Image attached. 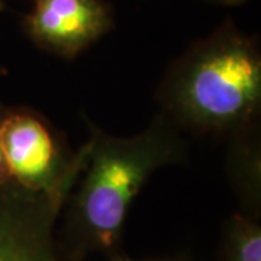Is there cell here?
<instances>
[{
  "mask_svg": "<svg viewBox=\"0 0 261 261\" xmlns=\"http://www.w3.org/2000/svg\"><path fill=\"white\" fill-rule=\"evenodd\" d=\"M221 261H261V226L255 216L232 215L224 228Z\"/></svg>",
  "mask_w": 261,
  "mask_h": 261,
  "instance_id": "obj_7",
  "label": "cell"
},
{
  "mask_svg": "<svg viewBox=\"0 0 261 261\" xmlns=\"http://www.w3.org/2000/svg\"><path fill=\"white\" fill-rule=\"evenodd\" d=\"M0 144L10 180L31 192L73 190L87 161V142L75 154L65 152L58 134L31 109H5Z\"/></svg>",
  "mask_w": 261,
  "mask_h": 261,
  "instance_id": "obj_3",
  "label": "cell"
},
{
  "mask_svg": "<svg viewBox=\"0 0 261 261\" xmlns=\"http://www.w3.org/2000/svg\"><path fill=\"white\" fill-rule=\"evenodd\" d=\"M87 125V161L65 202L60 233L82 260L87 252L111 258L122 251V232L134 199L159 168L185 163L189 144L183 130L161 112L132 137H113L92 122Z\"/></svg>",
  "mask_w": 261,
  "mask_h": 261,
  "instance_id": "obj_1",
  "label": "cell"
},
{
  "mask_svg": "<svg viewBox=\"0 0 261 261\" xmlns=\"http://www.w3.org/2000/svg\"><path fill=\"white\" fill-rule=\"evenodd\" d=\"M22 27L41 49L70 60L113 28V13L103 0H34Z\"/></svg>",
  "mask_w": 261,
  "mask_h": 261,
  "instance_id": "obj_5",
  "label": "cell"
},
{
  "mask_svg": "<svg viewBox=\"0 0 261 261\" xmlns=\"http://www.w3.org/2000/svg\"><path fill=\"white\" fill-rule=\"evenodd\" d=\"M161 113L183 132L232 137L258 123L261 51L232 23L195 42L170 65L157 92Z\"/></svg>",
  "mask_w": 261,
  "mask_h": 261,
  "instance_id": "obj_2",
  "label": "cell"
},
{
  "mask_svg": "<svg viewBox=\"0 0 261 261\" xmlns=\"http://www.w3.org/2000/svg\"><path fill=\"white\" fill-rule=\"evenodd\" d=\"M70 193L31 192L13 181L0 186V261H83L57 229Z\"/></svg>",
  "mask_w": 261,
  "mask_h": 261,
  "instance_id": "obj_4",
  "label": "cell"
},
{
  "mask_svg": "<svg viewBox=\"0 0 261 261\" xmlns=\"http://www.w3.org/2000/svg\"><path fill=\"white\" fill-rule=\"evenodd\" d=\"M3 9H5V3H3V2L0 0V10H3Z\"/></svg>",
  "mask_w": 261,
  "mask_h": 261,
  "instance_id": "obj_11",
  "label": "cell"
},
{
  "mask_svg": "<svg viewBox=\"0 0 261 261\" xmlns=\"http://www.w3.org/2000/svg\"><path fill=\"white\" fill-rule=\"evenodd\" d=\"M5 112V108L0 106V121H2V115ZM12 181L9 176V170H8V166H6V160H5V155H3V149H2V144H0V186L6 185Z\"/></svg>",
  "mask_w": 261,
  "mask_h": 261,
  "instance_id": "obj_8",
  "label": "cell"
},
{
  "mask_svg": "<svg viewBox=\"0 0 261 261\" xmlns=\"http://www.w3.org/2000/svg\"><path fill=\"white\" fill-rule=\"evenodd\" d=\"M215 3H219V5H225V6H235V5H241L247 0H211Z\"/></svg>",
  "mask_w": 261,
  "mask_h": 261,
  "instance_id": "obj_10",
  "label": "cell"
},
{
  "mask_svg": "<svg viewBox=\"0 0 261 261\" xmlns=\"http://www.w3.org/2000/svg\"><path fill=\"white\" fill-rule=\"evenodd\" d=\"M111 261H177V260H134V258H130L128 257L126 254H123V252H118L116 255H113L109 258Z\"/></svg>",
  "mask_w": 261,
  "mask_h": 261,
  "instance_id": "obj_9",
  "label": "cell"
},
{
  "mask_svg": "<svg viewBox=\"0 0 261 261\" xmlns=\"http://www.w3.org/2000/svg\"><path fill=\"white\" fill-rule=\"evenodd\" d=\"M231 138L229 173L231 181L245 205V214L255 216L260 209L261 170L258 123L235 134Z\"/></svg>",
  "mask_w": 261,
  "mask_h": 261,
  "instance_id": "obj_6",
  "label": "cell"
}]
</instances>
